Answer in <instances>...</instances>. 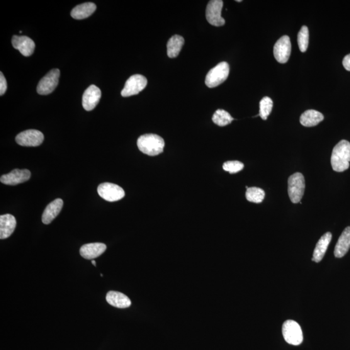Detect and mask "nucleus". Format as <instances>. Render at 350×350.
Listing matches in <instances>:
<instances>
[{
  "mask_svg": "<svg viewBox=\"0 0 350 350\" xmlns=\"http://www.w3.org/2000/svg\"><path fill=\"white\" fill-rule=\"evenodd\" d=\"M31 172L28 169H14L8 174L2 175L0 181L9 186H16L29 181Z\"/></svg>",
  "mask_w": 350,
  "mask_h": 350,
  "instance_id": "obj_13",
  "label": "nucleus"
},
{
  "mask_svg": "<svg viewBox=\"0 0 350 350\" xmlns=\"http://www.w3.org/2000/svg\"><path fill=\"white\" fill-rule=\"evenodd\" d=\"M305 179L300 172H296L289 177L288 180V194L292 203H300L304 194Z\"/></svg>",
  "mask_w": 350,
  "mask_h": 350,
  "instance_id": "obj_3",
  "label": "nucleus"
},
{
  "mask_svg": "<svg viewBox=\"0 0 350 350\" xmlns=\"http://www.w3.org/2000/svg\"><path fill=\"white\" fill-rule=\"evenodd\" d=\"M97 193L101 198L108 202L121 200L125 196V191L118 185L108 183L101 184L97 188Z\"/></svg>",
  "mask_w": 350,
  "mask_h": 350,
  "instance_id": "obj_7",
  "label": "nucleus"
},
{
  "mask_svg": "<svg viewBox=\"0 0 350 350\" xmlns=\"http://www.w3.org/2000/svg\"><path fill=\"white\" fill-rule=\"evenodd\" d=\"M12 45L25 57L31 56L35 51V42L32 39L26 36H13Z\"/></svg>",
  "mask_w": 350,
  "mask_h": 350,
  "instance_id": "obj_14",
  "label": "nucleus"
},
{
  "mask_svg": "<svg viewBox=\"0 0 350 350\" xmlns=\"http://www.w3.org/2000/svg\"><path fill=\"white\" fill-rule=\"evenodd\" d=\"M350 143L347 140H341L333 149L331 164L333 169L336 172H343L349 167Z\"/></svg>",
  "mask_w": 350,
  "mask_h": 350,
  "instance_id": "obj_1",
  "label": "nucleus"
},
{
  "mask_svg": "<svg viewBox=\"0 0 350 350\" xmlns=\"http://www.w3.org/2000/svg\"><path fill=\"white\" fill-rule=\"evenodd\" d=\"M229 72V64L227 62H220L215 67L211 69L206 75V86L211 89L218 86L227 79Z\"/></svg>",
  "mask_w": 350,
  "mask_h": 350,
  "instance_id": "obj_4",
  "label": "nucleus"
},
{
  "mask_svg": "<svg viewBox=\"0 0 350 350\" xmlns=\"http://www.w3.org/2000/svg\"><path fill=\"white\" fill-rule=\"evenodd\" d=\"M350 248V227L345 228L340 235L334 250L335 256L340 258L346 255Z\"/></svg>",
  "mask_w": 350,
  "mask_h": 350,
  "instance_id": "obj_19",
  "label": "nucleus"
},
{
  "mask_svg": "<svg viewBox=\"0 0 350 350\" xmlns=\"http://www.w3.org/2000/svg\"><path fill=\"white\" fill-rule=\"evenodd\" d=\"M92 264H93L94 266H96V261H94V260H92Z\"/></svg>",
  "mask_w": 350,
  "mask_h": 350,
  "instance_id": "obj_31",
  "label": "nucleus"
},
{
  "mask_svg": "<svg viewBox=\"0 0 350 350\" xmlns=\"http://www.w3.org/2000/svg\"><path fill=\"white\" fill-rule=\"evenodd\" d=\"M101 97V91L98 87L92 84L84 91L82 96V106L86 111L94 110Z\"/></svg>",
  "mask_w": 350,
  "mask_h": 350,
  "instance_id": "obj_12",
  "label": "nucleus"
},
{
  "mask_svg": "<svg viewBox=\"0 0 350 350\" xmlns=\"http://www.w3.org/2000/svg\"><path fill=\"white\" fill-rule=\"evenodd\" d=\"M332 239V235L330 232L325 233L320 237L313 252L312 261L316 262L322 261Z\"/></svg>",
  "mask_w": 350,
  "mask_h": 350,
  "instance_id": "obj_18",
  "label": "nucleus"
},
{
  "mask_svg": "<svg viewBox=\"0 0 350 350\" xmlns=\"http://www.w3.org/2000/svg\"><path fill=\"white\" fill-rule=\"evenodd\" d=\"M147 84V80L142 75H132L126 81L125 86L121 91L123 97H130L137 95L145 89Z\"/></svg>",
  "mask_w": 350,
  "mask_h": 350,
  "instance_id": "obj_6",
  "label": "nucleus"
},
{
  "mask_svg": "<svg viewBox=\"0 0 350 350\" xmlns=\"http://www.w3.org/2000/svg\"><path fill=\"white\" fill-rule=\"evenodd\" d=\"M273 101L269 97H264L260 101L259 103V116L264 120H266L270 114H271Z\"/></svg>",
  "mask_w": 350,
  "mask_h": 350,
  "instance_id": "obj_26",
  "label": "nucleus"
},
{
  "mask_svg": "<svg viewBox=\"0 0 350 350\" xmlns=\"http://www.w3.org/2000/svg\"><path fill=\"white\" fill-rule=\"evenodd\" d=\"M266 193L262 189L252 187L249 188L246 191V199L248 201L254 203H261L264 200Z\"/></svg>",
  "mask_w": 350,
  "mask_h": 350,
  "instance_id": "obj_25",
  "label": "nucleus"
},
{
  "mask_svg": "<svg viewBox=\"0 0 350 350\" xmlns=\"http://www.w3.org/2000/svg\"><path fill=\"white\" fill-rule=\"evenodd\" d=\"M96 8V4L92 3V2L82 4L73 9L71 12V16L73 18L76 19L86 18L94 13Z\"/></svg>",
  "mask_w": 350,
  "mask_h": 350,
  "instance_id": "obj_22",
  "label": "nucleus"
},
{
  "mask_svg": "<svg viewBox=\"0 0 350 350\" xmlns=\"http://www.w3.org/2000/svg\"><path fill=\"white\" fill-rule=\"evenodd\" d=\"M45 136L40 131L28 130L18 134L16 137V142L18 145L24 147H37L42 144Z\"/></svg>",
  "mask_w": 350,
  "mask_h": 350,
  "instance_id": "obj_10",
  "label": "nucleus"
},
{
  "mask_svg": "<svg viewBox=\"0 0 350 350\" xmlns=\"http://www.w3.org/2000/svg\"><path fill=\"white\" fill-rule=\"evenodd\" d=\"M282 334L288 344L298 346L303 342V333L300 325L295 321L286 320L282 326Z\"/></svg>",
  "mask_w": 350,
  "mask_h": 350,
  "instance_id": "obj_5",
  "label": "nucleus"
},
{
  "mask_svg": "<svg viewBox=\"0 0 350 350\" xmlns=\"http://www.w3.org/2000/svg\"><path fill=\"white\" fill-rule=\"evenodd\" d=\"M223 168L225 171L230 172V174H235L242 171L244 168V164L239 161H228L224 163Z\"/></svg>",
  "mask_w": 350,
  "mask_h": 350,
  "instance_id": "obj_28",
  "label": "nucleus"
},
{
  "mask_svg": "<svg viewBox=\"0 0 350 350\" xmlns=\"http://www.w3.org/2000/svg\"><path fill=\"white\" fill-rule=\"evenodd\" d=\"M291 53V43L290 38L284 35L277 41L274 46V56L277 61L281 64H285L288 61Z\"/></svg>",
  "mask_w": 350,
  "mask_h": 350,
  "instance_id": "obj_11",
  "label": "nucleus"
},
{
  "mask_svg": "<svg viewBox=\"0 0 350 350\" xmlns=\"http://www.w3.org/2000/svg\"><path fill=\"white\" fill-rule=\"evenodd\" d=\"M63 206L62 199H55L46 208L42 215V223L45 225H49L55 220L61 211Z\"/></svg>",
  "mask_w": 350,
  "mask_h": 350,
  "instance_id": "obj_17",
  "label": "nucleus"
},
{
  "mask_svg": "<svg viewBox=\"0 0 350 350\" xmlns=\"http://www.w3.org/2000/svg\"><path fill=\"white\" fill-rule=\"evenodd\" d=\"M223 2L221 0H212L209 2L206 8V19L211 25L220 27L225 25V19L221 16Z\"/></svg>",
  "mask_w": 350,
  "mask_h": 350,
  "instance_id": "obj_8",
  "label": "nucleus"
},
{
  "mask_svg": "<svg viewBox=\"0 0 350 350\" xmlns=\"http://www.w3.org/2000/svg\"><path fill=\"white\" fill-rule=\"evenodd\" d=\"M345 69L350 72V54L345 56L342 61Z\"/></svg>",
  "mask_w": 350,
  "mask_h": 350,
  "instance_id": "obj_30",
  "label": "nucleus"
},
{
  "mask_svg": "<svg viewBox=\"0 0 350 350\" xmlns=\"http://www.w3.org/2000/svg\"><path fill=\"white\" fill-rule=\"evenodd\" d=\"M309 29L307 26L301 27L298 34V43L300 52H305L309 45Z\"/></svg>",
  "mask_w": 350,
  "mask_h": 350,
  "instance_id": "obj_27",
  "label": "nucleus"
},
{
  "mask_svg": "<svg viewBox=\"0 0 350 350\" xmlns=\"http://www.w3.org/2000/svg\"><path fill=\"white\" fill-rule=\"evenodd\" d=\"M60 74V70L58 69H53L48 72L39 82L37 86L38 94L46 96L54 91L58 83Z\"/></svg>",
  "mask_w": 350,
  "mask_h": 350,
  "instance_id": "obj_9",
  "label": "nucleus"
},
{
  "mask_svg": "<svg viewBox=\"0 0 350 350\" xmlns=\"http://www.w3.org/2000/svg\"><path fill=\"white\" fill-rule=\"evenodd\" d=\"M137 145L138 149L143 154L154 157L164 151L165 142L161 136L154 134H147L138 138Z\"/></svg>",
  "mask_w": 350,
  "mask_h": 350,
  "instance_id": "obj_2",
  "label": "nucleus"
},
{
  "mask_svg": "<svg viewBox=\"0 0 350 350\" xmlns=\"http://www.w3.org/2000/svg\"><path fill=\"white\" fill-rule=\"evenodd\" d=\"M0 95L3 96L6 93L7 89V83L3 73H0Z\"/></svg>",
  "mask_w": 350,
  "mask_h": 350,
  "instance_id": "obj_29",
  "label": "nucleus"
},
{
  "mask_svg": "<svg viewBox=\"0 0 350 350\" xmlns=\"http://www.w3.org/2000/svg\"><path fill=\"white\" fill-rule=\"evenodd\" d=\"M106 300L109 304L117 308H127L131 305L129 298L120 292L109 291L106 294Z\"/></svg>",
  "mask_w": 350,
  "mask_h": 350,
  "instance_id": "obj_20",
  "label": "nucleus"
},
{
  "mask_svg": "<svg viewBox=\"0 0 350 350\" xmlns=\"http://www.w3.org/2000/svg\"><path fill=\"white\" fill-rule=\"evenodd\" d=\"M106 250V245L101 243H89L80 249V254L86 259H92L100 256Z\"/></svg>",
  "mask_w": 350,
  "mask_h": 350,
  "instance_id": "obj_15",
  "label": "nucleus"
},
{
  "mask_svg": "<svg viewBox=\"0 0 350 350\" xmlns=\"http://www.w3.org/2000/svg\"><path fill=\"white\" fill-rule=\"evenodd\" d=\"M236 2H242V0H237Z\"/></svg>",
  "mask_w": 350,
  "mask_h": 350,
  "instance_id": "obj_32",
  "label": "nucleus"
},
{
  "mask_svg": "<svg viewBox=\"0 0 350 350\" xmlns=\"http://www.w3.org/2000/svg\"><path fill=\"white\" fill-rule=\"evenodd\" d=\"M16 221L11 214L0 216V239H5L11 236L15 230Z\"/></svg>",
  "mask_w": 350,
  "mask_h": 350,
  "instance_id": "obj_16",
  "label": "nucleus"
},
{
  "mask_svg": "<svg viewBox=\"0 0 350 350\" xmlns=\"http://www.w3.org/2000/svg\"><path fill=\"white\" fill-rule=\"evenodd\" d=\"M234 120L228 112L218 109L214 113L212 117L213 122L220 126L229 125Z\"/></svg>",
  "mask_w": 350,
  "mask_h": 350,
  "instance_id": "obj_24",
  "label": "nucleus"
},
{
  "mask_svg": "<svg viewBox=\"0 0 350 350\" xmlns=\"http://www.w3.org/2000/svg\"><path fill=\"white\" fill-rule=\"evenodd\" d=\"M324 117L320 112L315 110L306 111L301 114L300 121L301 125L306 127H311L319 124L324 120Z\"/></svg>",
  "mask_w": 350,
  "mask_h": 350,
  "instance_id": "obj_21",
  "label": "nucleus"
},
{
  "mask_svg": "<svg viewBox=\"0 0 350 350\" xmlns=\"http://www.w3.org/2000/svg\"><path fill=\"white\" fill-rule=\"evenodd\" d=\"M101 276L103 277V274H101Z\"/></svg>",
  "mask_w": 350,
  "mask_h": 350,
  "instance_id": "obj_33",
  "label": "nucleus"
},
{
  "mask_svg": "<svg viewBox=\"0 0 350 350\" xmlns=\"http://www.w3.org/2000/svg\"><path fill=\"white\" fill-rule=\"evenodd\" d=\"M184 43V39L182 36L177 35L172 36L167 45L168 57L171 58L177 57L181 52Z\"/></svg>",
  "mask_w": 350,
  "mask_h": 350,
  "instance_id": "obj_23",
  "label": "nucleus"
}]
</instances>
